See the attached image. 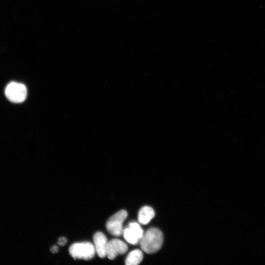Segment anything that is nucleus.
I'll list each match as a JSON object with an SVG mask.
<instances>
[{
    "mask_svg": "<svg viewBox=\"0 0 265 265\" xmlns=\"http://www.w3.org/2000/svg\"><path fill=\"white\" fill-rule=\"evenodd\" d=\"M140 246L146 253L152 254L161 248L163 242V235L160 230L156 228H150L140 240Z\"/></svg>",
    "mask_w": 265,
    "mask_h": 265,
    "instance_id": "obj_1",
    "label": "nucleus"
},
{
    "mask_svg": "<svg viewBox=\"0 0 265 265\" xmlns=\"http://www.w3.org/2000/svg\"><path fill=\"white\" fill-rule=\"evenodd\" d=\"M67 239L65 237H60L58 238L57 243L59 245H64L67 242Z\"/></svg>",
    "mask_w": 265,
    "mask_h": 265,
    "instance_id": "obj_11",
    "label": "nucleus"
},
{
    "mask_svg": "<svg viewBox=\"0 0 265 265\" xmlns=\"http://www.w3.org/2000/svg\"><path fill=\"white\" fill-rule=\"evenodd\" d=\"M123 233L125 239L131 244H135L140 241L137 236L130 227L126 228Z\"/></svg>",
    "mask_w": 265,
    "mask_h": 265,
    "instance_id": "obj_9",
    "label": "nucleus"
},
{
    "mask_svg": "<svg viewBox=\"0 0 265 265\" xmlns=\"http://www.w3.org/2000/svg\"><path fill=\"white\" fill-rule=\"evenodd\" d=\"M5 95L7 99L11 102L21 103L26 99L27 89L24 84L12 81L6 86L5 89Z\"/></svg>",
    "mask_w": 265,
    "mask_h": 265,
    "instance_id": "obj_3",
    "label": "nucleus"
},
{
    "mask_svg": "<svg viewBox=\"0 0 265 265\" xmlns=\"http://www.w3.org/2000/svg\"><path fill=\"white\" fill-rule=\"evenodd\" d=\"M50 250L52 253H55L58 252V247L57 245H54L51 248Z\"/></svg>",
    "mask_w": 265,
    "mask_h": 265,
    "instance_id": "obj_12",
    "label": "nucleus"
},
{
    "mask_svg": "<svg viewBox=\"0 0 265 265\" xmlns=\"http://www.w3.org/2000/svg\"><path fill=\"white\" fill-rule=\"evenodd\" d=\"M143 258L142 252L139 249H135L127 256L125 264L127 265H137L141 263Z\"/></svg>",
    "mask_w": 265,
    "mask_h": 265,
    "instance_id": "obj_8",
    "label": "nucleus"
},
{
    "mask_svg": "<svg viewBox=\"0 0 265 265\" xmlns=\"http://www.w3.org/2000/svg\"><path fill=\"white\" fill-rule=\"evenodd\" d=\"M94 247L98 255L100 258L106 256V249L108 241L106 237L102 232L96 233L93 236Z\"/></svg>",
    "mask_w": 265,
    "mask_h": 265,
    "instance_id": "obj_6",
    "label": "nucleus"
},
{
    "mask_svg": "<svg viewBox=\"0 0 265 265\" xmlns=\"http://www.w3.org/2000/svg\"><path fill=\"white\" fill-rule=\"evenodd\" d=\"M129 227L136 234L140 240L143 236V232L139 225L136 222H131L129 224Z\"/></svg>",
    "mask_w": 265,
    "mask_h": 265,
    "instance_id": "obj_10",
    "label": "nucleus"
},
{
    "mask_svg": "<svg viewBox=\"0 0 265 265\" xmlns=\"http://www.w3.org/2000/svg\"><path fill=\"white\" fill-rule=\"evenodd\" d=\"M127 244L118 239H112L108 241L106 256L110 260H113L118 255L125 253L128 250Z\"/></svg>",
    "mask_w": 265,
    "mask_h": 265,
    "instance_id": "obj_5",
    "label": "nucleus"
},
{
    "mask_svg": "<svg viewBox=\"0 0 265 265\" xmlns=\"http://www.w3.org/2000/svg\"><path fill=\"white\" fill-rule=\"evenodd\" d=\"M155 212L151 207H143L138 212V222L141 224L146 225L155 216Z\"/></svg>",
    "mask_w": 265,
    "mask_h": 265,
    "instance_id": "obj_7",
    "label": "nucleus"
},
{
    "mask_svg": "<svg viewBox=\"0 0 265 265\" xmlns=\"http://www.w3.org/2000/svg\"><path fill=\"white\" fill-rule=\"evenodd\" d=\"M69 252L74 259L90 260L95 254L94 246L89 242L75 243L71 245Z\"/></svg>",
    "mask_w": 265,
    "mask_h": 265,
    "instance_id": "obj_2",
    "label": "nucleus"
},
{
    "mask_svg": "<svg viewBox=\"0 0 265 265\" xmlns=\"http://www.w3.org/2000/svg\"><path fill=\"white\" fill-rule=\"evenodd\" d=\"M128 213L124 210H121L112 216L107 221L106 228L107 231L112 235L119 236L123 233V223L127 217Z\"/></svg>",
    "mask_w": 265,
    "mask_h": 265,
    "instance_id": "obj_4",
    "label": "nucleus"
}]
</instances>
